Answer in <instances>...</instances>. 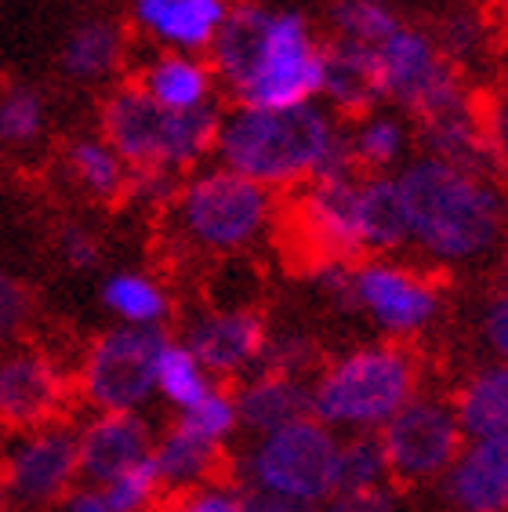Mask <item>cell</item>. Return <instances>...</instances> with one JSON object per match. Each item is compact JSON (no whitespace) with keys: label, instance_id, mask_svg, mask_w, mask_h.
Returning a JSON list of instances; mask_svg holds the SVG:
<instances>
[{"label":"cell","instance_id":"cell-42","mask_svg":"<svg viewBox=\"0 0 508 512\" xmlns=\"http://www.w3.org/2000/svg\"><path fill=\"white\" fill-rule=\"evenodd\" d=\"M479 117H483V131H487L490 157H494L498 171H508V88L494 91L487 102H479Z\"/></svg>","mask_w":508,"mask_h":512},{"label":"cell","instance_id":"cell-30","mask_svg":"<svg viewBox=\"0 0 508 512\" xmlns=\"http://www.w3.org/2000/svg\"><path fill=\"white\" fill-rule=\"evenodd\" d=\"M153 389L167 407L186 411L193 407L200 396H207L215 389V378L207 375V367L196 360V353L189 349L182 338H167L157 353V371H153Z\"/></svg>","mask_w":508,"mask_h":512},{"label":"cell","instance_id":"cell-28","mask_svg":"<svg viewBox=\"0 0 508 512\" xmlns=\"http://www.w3.org/2000/svg\"><path fill=\"white\" fill-rule=\"evenodd\" d=\"M62 168L80 193H88L91 200H102V204L127 197V186H131V168L102 135L73 138L66 146Z\"/></svg>","mask_w":508,"mask_h":512},{"label":"cell","instance_id":"cell-25","mask_svg":"<svg viewBox=\"0 0 508 512\" xmlns=\"http://www.w3.org/2000/svg\"><path fill=\"white\" fill-rule=\"evenodd\" d=\"M360 222L363 251L374 255H396L411 244V222H407V200H403L396 175H360Z\"/></svg>","mask_w":508,"mask_h":512},{"label":"cell","instance_id":"cell-9","mask_svg":"<svg viewBox=\"0 0 508 512\" xmlns=\"http://www.w3.org/2000/svg\"><path fill=\"white\" fill-rule=\"evenodd\" d=\"M291 193L287 207H280V229L291 240L294 255L309 262V269L367 258L360 222V171L313 178Z\"/></svg>","mask_w":508,"mask_h":512},{"label":"cell","instance_id":"cell-27","mask_svg":"<svg viewBox=\"0 0 508 512\" xmlns=\"http://www.w3.org/2000/svg\"><path fill=\"white\" fill-rule=\"evenodd\" d=\"M149 465H153V473L160 480V491L182 494L207 480H215L218 469H222V451L204 444V440H196L182 425H171L167 433H160L153 440Z\"/></svg>","mask_w":508,"mask_h":512},{"label":"cell","instance_id":"cell-11","mask_svg":"<svg viewBox=\"0 0 508 512\" xmlns=\"http://www.w3.org/2000/svg\"><path fill=\"white\" fill-rule=\"evenodd\" d=\"M164 342L157 327H109L84 349L73 389L91 411H142L157 396L153 371Z\"/></svg>","mask_w":508,"mask_h":512},{"label":"cell","instance_id":"cell-44","mask_svg":"<svg viewBox=\"0 0 508 512\" xmlns=\"http://www.w3.org/2000/svg\"><path fill=\"white\" fill-rule=\"evenodd\" d=\"M240 512H313L309 505H298L291 498H280V494H265V491H244V502Z\"/></svg>","mask_w":508,"mask_h":512},{"label":"cell","instance_id":"cell-10","mask_svg":"<svg viewBox=\"0 0 508 512\" xmlns=\"http://www.w3.org/2000/svg\"><path fill=\"white\" fill-rule=\"evenodd\" d=\"M374 66H378L381 102H392L411 120L469 99L461 69L443 55L432 30L421 26L400 22V30H392L374 48Z\"/></svg>","mask_w":508,"mask_h":512},{"label":"cell","instance_id":"cell-40","mask_svg":"<svg viewBox=\"0 0 508 512\" xmlns=\"http://www.w3.org/2000/svg\"><path fill=\"white\" fill-rule=\"evenodd\" d=\"M55 247H59V258L69 269H95L102 262V237L95 229L84 226V222H66L55 237Z\"/></svg>","mask_w":508,"mask_h":512},{"label":"cell","instance_id":"cell-37","mask_svg":"<svg viewBox=\"0 0 508 512\" xmlns=\"http://www.w3.org/2000/svg\"><path fill=\"white\" fill-rule=\"evenodd\" d=\"M102 494H106V502L113 505V512H149L164 491H160V480H157V473H153V465L142 462V465H135V469L120 473L117 480L102 483Z\"/></svg>","mask_w":508,"mask_h":512},{"label":"cell","instance_id":"cell-12","mask_svg":"<svg viewBox=\"0 0 508 512\" xmlns=\"http://www.w3.org/2000/svg\"><path fill=\"white\" fill-rule=\"evenodd\" d=\"M378 440L389 462V480L418 487V483H440L450 462L458 458L465 433L450 407V396L418 393L411 404L400 407V414H392L381 425Z\"/></svg>","mask_w":508,"mask_h":512},{"label":"cell","instance_id":"cell-18","mask_svg":"<svg viewBox=\"0 0 508 512\" xmlns=\"http://www.w3.org/2000/svg\"><path fill=\"white\" fill-rule=\"evenodd\" d=\"M233 4L229 0H131V22L160 51L204 55L215 44Z\"/></svg>","mask_w":508,"mask_h":512},{"label":"cell","instance_id":"cell-47","mask_svg":"<svg viewBox=\"0 0 508 512\" xmlns=\"http://www.w3.org/2000/svg\"><path fill=\"white\" fill-rule=\"evenodd\" d=\"M0 454H4V429H0Z\"/></svg>","mask_w":508,"mask_h":512},{"label":"cell","instance_id":"cell-4","mask_svg":"<svg viewBox=\"0 0 508 512\" xmlns=\"http://www.w3.org/2000/svg\"><path fill=\"white\" fill-rule=\"evenodd\" d=\"M313 418L334 433H381L421 393V360L407 342H363L331 356L309 378Z\"/></svg>","mask_w":508,"mask_h":512},{"label":"cell","instance_id":"cell-2","mask_svg":"<svg viewBox=\"0 0 508 512\" xmlns=\"http://www.w3.org/2000/svg\"><path fill=\"white\" fill-rule=\"evenodd\" d=\"M236 106H302L320 99L323 40L302 11L236 4L207 48Z\"/></svg>","mask_w":508,"mask_h":512},{"label":"cell","instance_id":"cell-26","mask_svg":"<svg viewBox=\"0 0 508 512\" xmlns=\"http://www.w3.org/2000/svg\"><path fill=\"white\" fill-rule=\"evenodd\" d=\"M124 55H127V37L120 22L84 19L69 30L59 62L69 80H77V84H98V80H109L124 66Z\"/></svg>","mask_w":508,"mask_h":512},{"label":"cell","instance_id":"cell-15","mask_svg":"<svg viewBox=\"0 0 508 512\" xmlns=\"http://www.w3.org/2000/svg\"><path fill=\"white\" fill-rule=\"evenodd\" d=\"M182 342L215 382H236L262 367L269 324L251 302H215L189 320Z\"/></svg>","mask_w":508,"mask_h":512},{"label":"cell","instance_id":"cell-19","mask_svg":"<svg viewBox=\"0 0 508 512\" xmlns=\"http://www.w3.org/2000/svg\"><path fill=\"white\" fill-rule=\"evenodd\" d=\"M414 142H421L425 157H436L443 164L483 171V175H501L494 157H490L479 102H472V95L447 109H436L429 117L414 120Z\"/></svg>","mask_w":508,"mask_h":512},{"label":"cell","instance_id":"cell-36","mask_svg":"<svg viewBox=\"0 0 508 512\" xmlns=\"http://www.w3.org/2000/svg\"><path fill=\"white\" fill-rule=\"evenodd\" d=\"M262 367L280 371V375L309 378V375H316V367H320V353H316L313 338L302 335V331H280V335L269 331Z\"/></svg>","mask_w":508,"mask_h":512},{"label":"cell","instance_id":"cell-8","mask_svg":"<svg viewBox=\"0 0 508 512\" xmlns=\"http://www.w3.org/2000/svg\"><path fill=\"white\" fill-rule=\"evenodd\" d=\"M338 440L342 436L316 422L313 414L302 422L280 425L273 433L254 436L240 458V483L244 491L280 494L313 509L334 494Z\"/></svg>","mask_w":508,"mask_h":512},{"label":"cell","instance_id":"cell-48","mask_svg":"<svg viewBox=\"0 0 508 512\" xmlns=\"http://www.w3.org/2000/svg\"><path fill=\"white\" fill-rule=\"evenodd\" d=\"M505 295H508V273H505Z\"/></svg>","mask_w":508,"mask_h":512},{"label":"cell","instance_id":"cell-33","mask_svg":"<svg viewBox=\"0 0 508 512\" xmlns=\"http://www.w3.org/2000/svg\"><path fill=\"white\" fill-rule=\"evenodd\" d=\"M48 131V102L37 88H0V149H30Z\"/></svg>","mask_w":508,"mask_h":512},{"label":"cell","instance_id":"cell-49","mask_svg":"<svg viewBox=\"0 0 508 512\" xmlns=\"http://www.w3.org/2000/svg\"><path fill=\"white\" fill-rule=\"evenodd\" d=\"M450 512H454V509H450Z\"/></svg>","mask_w":508,"mask_h":512},{"label":"cell","instance_id":"cell-32","mask_svg":"<svg viewBox=\"0 0 508 512\" xmlns=\"http://www.w3.org/2000/svg\"><path fill=\"white\" fill-rule=\"evenodd\" d=\"M389 483V462H385L378 433H349L338 440L334 491H374Z\"/></svg>","mask_w":508,"mask_h":512},{"label":"cell","instance_id":"cell-17","mask_svg":"<svg viewBox=\"0 0 508 512\" xmlns=\"http://www.w3.org/2000/svg\"><path fill=\"white\" fill-rule=\"evenodd\" d=\"M454 512H508V436H472L440 476Z\"/></svg>","mask_w":508,"mask_h":512},{"label":"cell","instance_id":"cell-29","mask_svg":"<svg viewBox=\"0 0 508 512\" xmlns=\"http://www.w3.org/2000/svg\"><path fill=\"white\" fill-rule=\"evenodd\" d=\"M102 306L124 327H164L171 320V291L153 273L120 269L102 280Z\"/></svg>","mask_w":508,"mask_h":512},{"label":"cell","instance_id":"cell-23","mask_svg":"<svg viewBox=\"0 0 508 512\" xmlns=\"http://www.w3.org/2000/svg\"><path fill=\"white\" fill-rule=\"evenodd\" d=\"M345 146H349V164L360 175H396L411 160L414 124L407 113L396 109H367L345 124Z\"/></svg>","mask_w":508,"mask_h":512},{"label":"cell","instance_id":"cell-14","mask_svg":"<svg viewBox=\"0 0 508 512\" xmlns=\"http://www.w3.org/2000/svg\"><path fill=\"white\" fill-rule=\"evenodd\" d=\"M73 375L37 345H15L0 353V429L26 433L62 422Z\"/></svg>","mask_w":508,"mask_h":512},{"label":"cell","instance_id":"cell-3","mask_svg":"<svg viewBox=\"0 0 508 512\" xmlns=\"http://www.w3.org/2000/svg\"><path fill=\"white\" fill-rule=\"evenodd\" d=\"M215 157L265 189H298L323 175L352 171L345 124L316 102L302 106H236L222 113Z\"/></svg>","mask_w":508,"mask_h":512},{"label":"cell","instance_id":"cell-43","mask_svg":"<svg viewBox=\"0 0 508 512\" xmlns=\"http://www.w3.org/2000/svg\"><path fill=\"white\" fill-rule=\"evenodd\" d=\"M479 331H483V345L490 349V356L501 360V364H508V295L490 302Z\"/></svg>","mask_w":508,"mask_h":512},{"label":"cell","instance_id":"cell-7","mask_svg":"<svg viewBox=\"0 0 508 512\" xmlns=\"http://www.w3.org/2000/svg\"><path fill=\"white\" fill-rule=\"evenodd\" d=\"M316 284L345 302L389 342H414L429 335L443 316V287L425 269L392 255L331 262L313 269Z\"/></svg>","mask_w":508,"mask_h":512},{"label":"cell","instance_id":"cell-20","mask_svg":"<svg viewBox=\"0 0 508 512\" xmlns=\"http://www.w3.org/2000/svg\"><path fill=\"white\" fill-rule=\"evenodd\" d=\"M236 411H240V429L251 436L273 433L280 425L302 422L313 414V393H309V378H294L258 367L247 375L236 389Z\"/></svg>","mask_w":508,"mask_h":512},{"label":"cell","instance_id":"cell-13","mask_svg":"<svg viewBox=\"0 0 508 512\" xmlns=\"http://www.w3.org/2000/svg\"><path fill=\"white\" fill-rule=\"evenodd\" d=\"M0 476L11 502L19 505H55L80 480L77 429L62 422L26 429L0 454Z\"/></svg>","mask_w":508,"mask_h":512},{"label":"cell","instance_id":"cell-31","mask_svg":"<svg viewBox=\"0 0 508 512\" xmlns=\"http://www.w3.org/2000/svg\"><path fill=\"white\" fill-rule=\"evenodd\" d=\"M334 40H352L363 48H378L392 30H400V11L392 0H331L327 8Z\"/></svg>","mask_w":508,"mask_h":512},{"label":"cell","instance_id":"cell-46","mask_svg":"<svg viewBox=\"0 0 508 512\" xmlns=\"http://www.w3.org/2000/svg\"><path fill=\"white\" fill-rule=\"evenodd\" d=\"M8 502H11V494H8V487H4V476H0V512H8Z\"/></svg>","mask_w":508,"mask_h":512},{"label":"cell","instance_id":"cell-22","mask_svg":"<svg viewBox=\"0 0 508 512\" xmlns=\"http://www.w3.org/2000/svg\"><path fill=\"white\" fill-rule=\"evenodd\" d=\"M320 102L338 117H360V113L378 106L381 91L374 48H363V44H352V40L323 44Z\"/></svg>","mask_w":508,"mask_h":512},{"label":"cell","instance_id":"cell-38","mask_svg":"<svg viewBox=\"0 0 508 512\" xmlns=\"http://www.w3.org/2000/svg\"><path fill=\"white\" fill-rule=\"evenodd\" d=\"M33 316V295L8 266H0V345L15 342Z\"/></svg>","mask_w":508,"mask_h":512},{"label":"cell","instance_id":"cell-16","mask_svg":"<svg viewBox=\"0 0 508 512\" xmlns=\"http://www.w3.org/2000/svg\"><path fill=\"white\" fill-rule=\"evenodd\" d=\"M153 440L157 433L142 411H95L77 429L80 476L95 487L117 480L127 469L149 462Z\"/></svg>","mask_w":508,"mask_h":512},{"label":"cell","instance_id":"cell-24","mask_svg":"<svg viewBox=\"0 0 508 512\" xmlns=\"http://www.w3.org/2000/svg\"><path fill=\"white\" fill-rule=\"evenodd\" d=\"M450 407L458 414L465 440L472 436H508V364L490 360L461 378Z\"/></svg>","mask_w":508,"mask_h":512},{"label":"cell","instance_id":"cell-34","mask_svg":"<svg viewBox=\"0 0 508 512\" xmlns=\"http://www.w3.org/2000/svg\"><path fill=\"white\" fill-rule=\"evenodd\" d=\"M175 425H182L186 433H193L196 440L225 451V444L240 433V411H236V393L215 382V389L207 396H200L193 407L178 411Z\"/></svg>","mask_w":508,"mask_h":512},{"label":"cell","instance_id":"cell-6","mask_svg":"<svg viewBox=\"0 0 508 512\" xmlns=\"http://www.w3.org/2000/svg\"><path fill=\"white\" fill-rule=\"evenodd\" d=\"M218 106L175 113L149 99L138 84L109 91L98 113V135L117 149L131 171H160V175H186L200 168L207 153H215Z\"/></svg>","mask_w":508,"mask_h":512},{"label":"cell","instance_id":"cell-41","mask_svg":"<svg viewBox=\"0 0 508 512\" xmlns=\"http://www.w3.org/2000/svg\"><path fill=\"white\" fill-rule=\"evenodd\" d=\"M313 512H400V498L389 487H374V491H334L313 505Z\"/></svg>","mask_w":508,"mask_h":512},{"label":"cell","instance_id":"cell-45","mask_svg":"<svg viewBox=\"0 0 508 512\" xmlns=\"http://www.w3.org/2000/svg\"><path fill=\"white\" fill-rule=\"evenodd\" d=\"M66 512H113V505L106 502L102 487L84 483V487H73L66 494Z\"/></svg>","mask_w":508,"mask_h":512},{"label":"cell","instance_id":"cell-21","mask_svg":"<svg viewBox=\"0 0 508 512\" xmlns=\"http://www.w3.org/2000/svg\"><path fill=\"white\" fill-rule=\"evenodd\" d=\"M149 99L175 113H196V109H211L218 95L215 66L204 55H189V51H157L153 59L142 66L135 80Z\"/></svg>","mask_w":508,"mask_h":512},{"label":"cell","instance_id":"cell-35","mask_svg":"<svg viewBox=\"0 0 508 512\" xmlns=\"http://www.w3.org/2000/svg\"><path fill=\"white\" fill-rule=\"evenodd\" d=\"M432 37L454 66L465 69L483 59V51L490 48V22L479 8H450Z\"/></svg>","mask_w":508,"mask_h":512},{"label":"cell","instance_id":"cell-39","mask_svg":"<svg viewBox=\"0 0 508 512\" xmlns=\"http://www.w3.org/2000/svg\"><path fill=\"white\" fill-rule=\"evenodd\" d=\"M240 502H244V487L215 476V480L200 483L193 491L175 494L167 512H240Z\"/></svg>","mask_w":508,"mask_h":512},{"label":"cell","instance_id":"cell-5","mask_svg":"<svg viewBox=\"0 0 508 512\" xmlns=\"http://www.w3.org/2000/svg\"><path fill=\"white\" fill-rule=\"evenodd\" d=\"M167 207L178 244L207 258L247 255L280 226V200L273 189L236 175L225 164L193 168V175L178 178Z\"/></svg>","mask_w":508,"mask_h":512},{"label":"cell","instance_id":"cell-1","mask_svg":"<svg viewBox=\"0 0 508 512\" xmlns=\"http://www.w3.org/2000/svg\"><path fill=\"white\" fill-rule=\"evenodd\" d=\"M407 200L411 244L429 266H483L508 244V193L498 175L436 157H411L396 171Z\"/></svg>","mask_w":508,"mask_h":512}]
</instances>
